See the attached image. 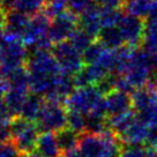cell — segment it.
<instances>
[{"label":"cell","mask_w":157,"mask_h":157,"mask_svg":"<svg viewBox=\"0 0 157 157\" xmlns=\"http://www.w3.org/2000/svg\"><path fill=\"white\" fill-rule=\"evenodd\" d=\"M25 68L29 74V86L33 94L46 97L63 72L52 51L30 52Z\"/></svg>","instance_id":"cell-1"},{"label":"cell","mask_w":157,"mask_h":157,"mask_svg":"<svg viewBox=\"0 0 157 157\" xmlns=\"http://www.w3.org/2000/svg\"><path fill=\"white\" fill-rule=\"evenodd\" d=\"M65 105L69 111H76L84 116L94 114L108 118L104 104V95L96 86L76 88L66 99Z\"/></svg>","instance_id":"cell-2"},{"label":"cell","mask_w":157,"mask_h":157,"mask_svg":"<svg viewBox=\"0 0 157 157\" xmlns=\"http://www.w3.org/2000/svg\"><path fill=\"white\" fill-rule=\"evenodd\" d=\"M28 59V48L22 39L5 35L0 43V68L2 69L4 78L16 69L25 67Z\"/></svg>","instance_id":"cell-3"},{"label":"cell","mask_w":157,"mask_h":157,"mask_svg":"<svg viewBox=\"0 0 157 157\" xmlns=\"http://www.w3.org/2000/svg\"><path fill=\"white\" fill-rule=\"evenodd\" d=\"M10 131L12 141L22 155L36 149L40 134L37 123L28 120L21 116H16L10 121Z\"/></svg>","instance_id":"cell-4"},{"label":"cell","mask_w":157,"mask_h":157,"mask_svg":"<svg viewBox=\"0 0 157 157\" xmlns=\"http://www.w3.org/2000/svg\"><path fill=\"white\" fill-rule=\"evenodd\" d=\"M67 108L64 103L45 99L37 120L40 132H59L67 127Z\"/></svg>","instance_id":"cell-5"},{"label":"cell","mask_w":157,"mask_h":157,"mask_svg":"<svg viewBox=\"0 0 157 157\" xmlns=\"http://www.w3.org/2000/svg\"><path fill=\"white\" fill-rule=\"evenodd\" d=\"M52 53L60 69L69 75H76L86 65L83 53L80 52L69 40L53 45Z\"/></svg>","instance_id":"cell-6"},{"label":"cell","mask_w":157,"mask_h":157,"mask_svg":"<svg viewBox=\"0 0 157 157\" xmlns=\"http://www.w3.org/2000/svg\"><path fill=\"white\" fill-rule=\"evenodd\" d=\"M78 28V16L71 10H65L64 13L52 19L49 30V38L53 45L66 42L71 38L73 33Z\"/></svg>","instance_id":"cell-7"},{"label":"cell","mask_w":157,"mask_h":157,"mask_svg":"<svg viewBox=\"0 0 157 157\" xmlns=\"http://www.w3.org/2000/svg\"><path fill=\"white\" fill-rule=\"evenodd\" d=\"M118 28L123 35L124 42L126 45H129L133 48H139V45L142 44L144 30H146L144 19L125 14L118 25Z\"/></svg>","instance_id":"cell-8"},{"label":"cell","mask_w":157,"mask_h":157,"mask_svg":"<svg viewBox=\"0 0 157 157\" xmlns=\"http://www.w3.org/2000/svg\"><path fill=\"white\" fill-rule=\"evenodd\" d=\"M51 21L52 19L45 12H40L38 14L30 16L29 25L22 38V42L28 49L33 48L37 42L42 40L43 38L49 37Z\"/></svg>","instance_id":"cell-9"},{"label":"cell","mask_w":157,"mask_h":157,"mask_svg":"<svg viewBox=\"0 0 157 157\" xmlns=\"http://www.w3.org/2000/svg\"><path fill=\"white\" fill-rule=\"evenodd\" d=\"M104 104L108 117L129 112L133 109L132 96L117 89H113L106 95H104Z\"/></svg>","instance_id":"cell-10"},{"label":"cell","mask_w":157,"mask_h":157,"mask_svg":"<svg viewBox=\"0 0 157 157\" xmlns=\"http://www.w3.org/2000/svg\"><path fill=\"white\" fill-rule=\"evenodd\" d=\"M78 25L81 29L87 31L94 38H97L102 25V7L98 6L95 1L78 16Z\"/></svg>","instance_id":"cell-11"},{"label":"cell","mask_w":157,"mask_h":157,"mask_svg":"<svg viewBox=\"0 0 157 157\" xmlns=\"http://www.w3.org/2000/svg\"><path fill=\"white\" fill-rule=\"evenodd\" d=\"M46 0H4L2 10L6 13L10 10H17L20 13L33 16L45 10Z\"/></svg>","instance_id":"cell-12"},{"label":"cell","mask_w":157,"mask_h":157,"mask_svg":"<svg viewBox=\"0 0 157 157\" xmlns=\"http://www.w3.org/2000/svg\"><path fill=\"white\" fill-rule=\"evenodd\" d=\"M29 20L30 16L17 10H10L6 13V35L22 39L29 25Z\"/></svg>","instance_id":"cell-13"},{"label":"cell","mask_w":157,"mask_h":157,"mask_svg":"<svg viewBox=\"0 0 157 157\" xmlns=\"http://www.w3.org/2000/svg\"><path fill=\"white\" fill-rule=\"evenodd\" d=\"M148 131L149 126L143 123L139 117H136L132 125L121 135H119V139L123 144H142L143 142L146 143Z\"/></svg>","instance_id":"cell-14"},{"label":"cell","mask_w":157,"mask_h":157,"mask_svg":"<svg viewBox=\"0 0 157 157\" xmlns=\"http://www.w3.org/2000/svg\"><path fill=\"white\" fill-rule=\"evenodd\" d=\"M36 149L42 154L43 157L63 156L60 148H59L57 136L52 132H40Z\"/></svg>","instance_id":"cell-15"},{"label":"cell","mask_w":157,"mask_h":157,"mask_svg":"<svg viewBox=\"0 0 157 157\" xmlns=\"http://www.w3.org/2000/svg\"><path fill=\"white\" fill-rule=\"evenodd\" d=\"M44 102H45L44 97H42V96L33 93L29 94V96L25 99V104L22 106L20 116L25 118V119H28V120L37 123L39 114L42 112L43 105H44Z\"/></svg>","instance_id":"cell-16"},{"label":"cell","mask_w":157,"mask_h":157,"mask_svg":"<svg viewBox=\"0 0 157 157\" xmlns=\"http://www.w3.org/2000/svg\"><path fill=\"white\" fill-rule=\"evenodd\" d=\"M154 6V0H124L121 8L129 15L147 19Z\"/></svg>","instance_id":"cell-17"},{"label":"cell","mask_w":157,"mask_h":157,"mask_svg":"<svg viewBox=\"0 0 157 157\" xmlns=\"http://www.w3.org/2000/svg\"><path fill=\"white\" fill-rule=\"evenodd\" d=\"M56 136L58 140V144L60 151L63 155L76 150L80 141V134L69 127H65L64 129L56 133Z\"/></svg>","instance_id":"cell-18"},{"label":"cell","mask_w":157,"mask_h":157,"mask_svg":"<svg viewBox=\"0 0 157 157\" xmlns=\"http://www.w3.org/2000/svg\"><path fill=\"white\" fill-rule=\"evenodd\" d=\"M97 39L108 49H118V48L125 45L123 35L118 27L102 28Z\"/></svg>","instance_id":"cell-19"},{"label":"cell","mask_w":157,"mask_h":157,"mask_svg":"<svg viewBox=\"0 0 157 157\" xmlns=\"http://www.w3.org/2000/svg\"><path fill=\"white\" fill-rule=\"evenodd\" d=\"M136 117L137 114L134 111H129V112L113 116V117H108V127L110 129H112L119 136L132 125V123L136 119Z\"/></svg>","instance_id":"cell-20"},{"label":"cell","mask_w":157,"mask_h":157,"mask_svg":"<svg viewBox=\"0 0 157 157\" xmlns=\"http://www.w3.org/2000/svg\"><path fill=\"white\" fill-rule=\"evenodd\" d=\"M68 40L80 52L83 53L84 51L95 42V38H94L91 35H89L87 31H84L83 29H81L78 27V29L73 33V35L71 36V38Z\"/></svg>","instance_id":"cell-21"},{"label":"cell","mask_w":157,"mask_h":157,"mask_svg":"<svg viewBox=\"0 0 157 157\" xmlns=\"http://www.w3.org/2000/svg\"><path fill=\"white\" fill-rule=\"evenodd\" d=\"M141 45L148 53L157 54V25L146 22V30Z\"/></svg>","instance_id":"cell-22"},{"label":"cell","mask_w":157,"mask_h":157,"mask_svg":"<svg viewBox=\"0 0 157 157\" xmlns=\"http://www.w3.org/2000/svg\"><path fill=\"white\" fill-rule=\"evenodd\" d=\"M125 15V12L121 7L118 8H102V25L103 28L118 27L121 19Z\"/></svg>","instance_id":"cell-23"},{"label":"cell","mask_w":157,"mask_h":157,"mask_svg":"<svg viewBox=\"0 0 157 157\" xmlns=\"http://www.w3.org/2000/svg\"><path fill=\"white\" fill-rule=\"evenodd\" d=\"M108 48H105L98 39H96L93 44L89 46L88 49L83 52V59H84V64L90 65L97 63L98 60L101 59V57L104 54L105 50Z\"/></svg>","instance_id":"cell-24"},{"label":"cell","mask_w":157,"mask_h":157,"mask_svg":"<svg viewBox=\"0 0 157 157\" xmlns=\"http://www.w3.org/2000/svg\"><path fill=\"white\" fill-rule=\"evenodd\" d=\"M68 111L67 114V127H69L71 129L75 131L78 134H82L86 132V116L76 111Z\"/></svg>","instance_id":"cell-25"},{"label":"cell","mask_w":157,"mask_h":157,"mask_svg":"<svg viewBox=\"0 0 157 157\" xmlns=\"http://www.w3.org/2000/svg\"><path fill=\"white\" fill-rule=\"evenodd\" d=\"M150 149L142 144H123L119 157H149Z\"/></svg>","instance_id":"cell-26"},{"label":"cell","mask_w":157,"mask_h":157,"mask_svg":"<svg viewBox=\"0 0 157 157\" xmlns=\"http://www.w3.org/2000/svg\"><path fill=\"white\" fill-rule=\"evenodd\" d=\"M93 4L94 0H68L67 7H68V10L73 12L74 14L80 16L89 6L93 5Z\"/></svg>","instance_id":"cell-27"},{"label":"cell","mask_w":157,"mask_h":157,"mask_svg":"<svg viewBox=\"0 0 157 157\" xmlns=\"http://www.w3.org/2000/svg\"><path fill=\"white\" fill-rule=\"evenodd\" d=\"M0 157H23L13 141L0 143Z\"/></svg>","instance_id":"cell-28"},{"label":"cell","mask_w":157,"mask_h":157,"mask_svg":"<svg viewBox=\"0 0 157 157\" xmlns=\"http://www.w3.org/2000/svg\"><path fill=\"white\" fill-rule=\"evenodd\" d=\"M12 141V131H10V121L0 120V143Z\"/></svg>","instance_id":"cell-29"},{"label":"cell","mask_w":157,"mask_h":157,"mask_svg":"<svg viewBox=\"0 0 157 157\" xmlns=\"http://www.w3.org/2000/svg\"><path fill=\"white\" fill-rule=\"evenodd\" d=\"M146 144L149 149L151 150H157V126H151L149 127L146 140Z\"/></svg>","instance_id":"cell-30"},{"label":"cell","mask_w":157,"mask_h":157,"mask_svg":"<svg viewBox=\"0 0 157 157\" xmlns=\"http://www.w3.org/2000/svg\"><path fill=\"white\" fill-rule=\"evenodd\" d=\"M102 8H118L123 6L124 0H94Z\"/></svg>","instance_id":"cell-31"},{"label":"cell","mask_w":157,"mask_h":157,"mask_svg":"<svg viewBox=\"0 0 157 157\" xmlns=\"http://www.w3.org/2000/svg\"><path fill=\"white\" fill-rule=\"evenodd\" d=\"M6 35V12L0 8V43Z\"/></svg>","instance_id":"cell-32"},{"label":"cell","mask_w":157,"mask_h":157,"mask_svg":"<svg viewBox=\"0 0 157 157\" xmlns=\"http://www.w3.org/2000/svg\"><path fill=\"white\" fill-rule=\"evenodd\" d=\"M6 93H7V83L5 80H0V105L5 101Z\"/></svg>","instance_id":"cell-33"},{"label":"cell","mask_w":157,"mask_h":157,"mask_svg":"<svg viewBox=\"0 0 157 157\" xmlns=\"http://www.w3.org/2000/svg\"><path fill=\"white\" fill-rule=\"evenodd\" d=\"M63 156L64 157H84L81 152L78 151V149H76V150H73V151H71V152H67V154H65Z\"/></svg>","instance_id":"cell-34"},{"label":"cell","mask_w":157,"mask_h":157,"mask_svg":"<svg viewBox=\"0 0 157 157\" xmlns=\"http://www.w3.org/2000/svg\"><path fill=\"white\" fill-rule=\"evenodd\" d=\"M23 157H43V156H42V154H40L37 149H35L33 151H30V152H28V154L23 155Z\"/></svg>","instance_id":"cell-35"},{"label":"cell","mask_w":157,"mask_h":157,"mask_svg":"<svg viewBox=\"0 0 157 157\" xmlns=\"http://www.w3.org/2000/svg\"><path fill=\"white\" fill-rule=\"evenodd\" d=\"M50 2H65V4H68V0H46V4Z\"/></svg>","instance_id":"cell-36"},{"label":"cell","mask_w":157,"mask_h":157,"mask_svg":"<svg viewBox=\"0 0 157 157\" xmlns=\"http://www.w3.org/2000/svg\"><path fill=\"white\" fill-rule=\"evenodd\" d=\"M149 157H157V150H151L150 149V155Z\"/></svg>","instance_id":"cell-37"},{"label":"cell","mask_w":157,"mask_h":157,"mask_svg":"<svg viewBox=\"0 0 157 157\" xmlns=\"http://www.w3.org/2000/svg\"><path fill=\"white\" fill-rule=\"evenodd\" d=\"M0 80H4V73H2V69L0 68Z\"/></svg>","instance_id":"cell-38"},{"label":"cell","mask_w":157,"mask_h":157,"mask_svg":"<svg viewBox=\"0 0 157 157\" xmlns=\"http://www.w3.org/2000/svg\"><path fill=\"white\" fill-rule=\"evenodd\" d=\"M2 4H4V0H0V8L2 7Z\"/></svg>","instance_id":"cell-39"},{"label":"cell","mask_w":157,"mask_h":157,"mask_svg":"<svg viewBox=\"0 0 157 157\" xmlns=\"http://www.w3.org/2000/svg\"><path fill=\"white\" fill-rule=\"evenodd\" d=\"M60 157H64V156H60Z\"/></svg>","instance_id":"cell-40"}]
</instances>
